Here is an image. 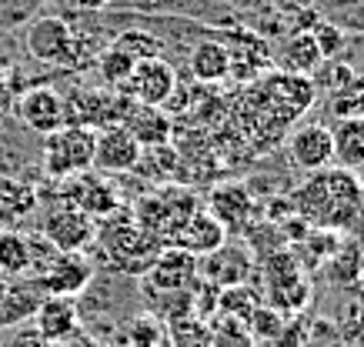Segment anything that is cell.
I'll use <instances>...</instances> for the list:
<instances>
[{"label": "cell", "mask_w": 364, "mask_h": 347, "mask_svg": "<svg viewBox=\"0 0 364 347\" xmlns=\"http://www.w3.org/2000/svg\"><path fill=\"white\" fill-rule=\"evenodd\" d=\"M94 137L97 131L64 123L60 131L44 137V170L47 177L70 180L77 174H87L94 167Z\"/></svg>", "instance_id": "3"}, {"label": "cell", "mask_w": 364, "mask_h": 347, "mask_svg": "<svg viewBox=\"0 0 364 347\" xmlns=\"http://www.w3.org/2000/svg\"><path fill=\"white\" fill-rule=\"evenodd\" d=\"M33 204H37V197L31 187L14 184V180H0V217H7V221L23 217L33 211Z\"/></svg>", "instance_id": "25"}, {"label": "cell", "mask_w": 364, "mask_h": 347, "mask_svg": "<svg viewBox=\"0 0 364 347\" xmlns=\"http://www.w3.org/2000/svg\"><path fill=\"white\" fill-rule=\"evenodd\" d=\"M94 277V264L84 254H60L54 250L50 258L33 270V284L41 287L44 297H77Z\"/></svg>", "instance_id": "4"}, {"label": "cell", "mask_w": 364, "mask_h": 347, "mask_svg": "<svg viewBox=\"0 0 364 347\" xmlns=\"http://www.w3.org/2000/svg\"><path fill=\"white\" fill-rule=\"evenodd\" d=\"M364 204V187L348 167H331L314 170L294 194V211L308 227H321V231H348L358 221Z\"/></svg>", "instance_id": "1"}, {"label": "cell", "mask_w": 364, "mask_h": 347, "mask_svg": "<svg viewBox=\"0 0 364 347\" xmlns=\"http://www.w3.org/2000/svg\"><path fill=\"white\" fill-rule=\"evenodd\" d=\"M267 97L284 107L287 114H304L314 104V80L304 77V74H287V70H277L264 80Z\"/></svg>", "instance_id": "15"}, {"label": "cell", "mask_w": 364, "mask_h": 347, "mask_svg": "<svg viewBox=\"0 0 364 347\" xmlns=\"http://www.w3.org/2000/svg\"><path fill=\"white\" fill-rule=\"evenodd\" d=\"M224 244H228V231L208 211H194L174 234V247L188 250L191 258H208L214 250H221Z\"/></svg>", "instance_id": "11"}, {"label": "cell", "mask_w": 364, "mask_h": 347, "mask_svg": "<svg viewBox=\"0 0 364 347\" xmlns=\"http://www.w3.org/2000/svg\"><path fill=\"white\" fill-rule=\"evenodd\" d=\"M114 47L124 50L134 64H144V60H154V57L164 54V44L154 34H147V31H124V34H117Z\"/></svg>", "instance_id": "24"}, {"label": "cell", "mask_w": 364, "mask_h": 347, "mask_svg": "<svg viewBox=\"0 0 364 347\" xmlns=\"http://www.w3.org/2000/svg\"><path fill=\"white\" fill-rule=\"evenodd\" d=\"M134 64L131 57L124 54V50H117V47H107V50H100V57H97V70H100V80L107 84L111 90H121L124 84H127V77L134 74Z\"/></svg>", "instance_id": "23"}, {"label": "cell", "mask_w": 364, "mask_h": 347, "mask_svg": "<svg viewBox=\"0 0 364 347\" xmlns=\"http://www.w3.org/2000/svg\"><path fill=\"white\" fill-rule=\"evenodd\" d=\"M41 301H44V294L33 280H4L0 284V327L21 324L33 317Z\"/></svg>", "instance_id": "16"}, {"label": "cell", "mask_w": 364, "mask_h": 347, "mask_svg": "<svg viewBox=\"0 0 364 347\" xmlns=\"http://www.w3.org/2000/svg\"><path fill=\"white\" fill-rule=\"evenodd\" d=\"M151 284L154 287H164V291H181L194 280V258L181 247H171L164 254H157L154 264H151Z\"/></svg>", "instance_id": "20"}, {"label": "cell", "mask_w": 364, "mask_h": 347, "mask_svg": "<svg viewBox=\"0 0 364 347\" xmlns=\"http://www.w3.org/2000/svg\"><path fill=\"white\" fill-rule=\"evenodd\" d=\"M50 347H97V341H90L87 334H70L67 341H60V344H50Z\"/></svg>", "instance_id": "31"}, {"label": "cell", "mask_w": 364, "mask_h": 347, "mask_svg": "<svg viewBox=\"0 0 364 347\" xmlns=\"http://www.w3.org/2000/svg\"><path fill=\"white\" fill-rule=\"evenodd\" d=\"M251 207H254L251 191H247L244 184H224V187H218V191L210 194L208 214L231 234V231H241V227L247 224Z\"/></svg>", "instance_id": "13"}, {"label": "cell", "mask_w": 364, "mask_h": 347, "mask_svg": "<svg viewBox=\"0 0 364 347\" xmlns=\"http://www.w3.org/2000/svg\"><path fill=\"white\" fill-rule=\"evenodd\" d=\"M247 321H251L257 337H274L277 331H281V314H277L274 307H254Z\"/></svg>", "instance_id": "27"}, {"label": "cell", "mask_w": 364, "mask_h": 347, "mask_svg": "<svg viewBox=\"0 0 364 347\" xmlns=\"http://www.w3.org/2000/svg\"><path fill=\"white\" fill-rule=\"evenodd\" d=\"M157 337H161V327H157L151 317H141V321L131 327V337H127V341L137 347H154Z\"/></svg>", "instance_id": "28"}, {"label": "cell", "mask_w": 364, "mask_h": 347, "mask_svg": "<svg viewBox=\"0 0 364 347\" xmlns=\"http://www.w3.org/2000/svg\"><path fill=\"white\" fill-rule=\"evenodd\" d=\"M177 90V74L174 67L167 64L164 57H154V60H144L134 67V74L127 77L117 94L131 97L134 104H144V107H164L171 101V94Z\"/></svg>", "instance_id": "6"}, {"label": "cell", "mask_w": 364, "mask_h": 347, "mask_svg": "<svg viewBox=\"0 0 364 347\" xmlns=\"http://www.w3.org/2000/svg\"><path fill=\"white\" fill-rule=\"evenodd\" d=\"M271 4H274L277 13H287V17H294V13L314 7V0H271Z\"/></svg>", "instance_id": "30"}, {"label": "cell", "mask_w": 364, "mask_h": 347, "mask_svg": "<svg viewBox=\"0 0 364 347\" xmlns=\"http://www.w3.org/2000/svg\"><path fill=\"white\" fill-rule=\"evenodd\" d=\"M17 121L31 131V134H54L67 123V111H64V97L54 87H31L23 90L17 104H14Z\"/></svg>", "instance_id": "7"}, {"label": "cell", "mask_w": 364, "mask_h": 347, "mask_svg": "<svg viewBox=\"0 0 364 347\" xmlns=\"http://www.w3.org/2000/svg\"><path fill=\"white\" fill-rule=\"evenodd\" d=\"M287 157L304 174L331 167L334 164L331 127H324V123H298L291 131V137H287Z\"/></svg>", "instance_id": "8"}, {"label": "cell", "mask_w": 364, "mask_h": 347, "mask_svg": "<svg viewBox=\"0 0 364 347\" xmlns=\"http://www.w3.org/2000/svg\"><path fill=\"white\" fill-rule=\"evenodd\" d=\"M4 347H50V344H47V341L37 334L33 327H17V331L7 337V344H4Z\"/></svg>", "instance_id": "29"}, {"label": "cell", "mask_w": 364, "mask_h": 347, "mask_svg": "<svg viewBox=\"0 0 364 347\" xmlns=\"http://www.w3.org/2000/svg\"><path fill=\"white\" fill-rule=\"evenodd\" d=\"M23 47L33 60L41 64H54V67H80L87 64V57L80 54L84 50V40L74 34V27L64 21V17H54V13H44V17H33L23 31Z\"/></svg>", "instance_id": "2"}, {"label": "cell", "mask_w": 364, "mask_h": 347, "mask_svg": "<svg viewBox=\"0 0 364 347\" xmlns=\"http://www.w3.org/2000/svg\"><path fill=\"white\" fill-rule=\"evenodd\" d=\"M331 147L338 167H364V114H351L331 127Z\"/></svg>", "instance_id": "18"}, {"label": "cell", "mask_w": 364, "mask_h": 347, "mask_svg": "<svg viewBox=\"0 0 364 347\" xmlns=\"http://www.w3.org/2000/svg\"><path fill=\"white\" fill-rule=\"evenodd\" d=\"M33 268V247L31 237L17 231H0V274L4 277H23Z\"/></svg>", "instance_id": "22"}, {"label": "cell", "mask_w": 364, "mask_h": 347, "mask_svg": "<svg viewBox=\"0 0 364 347\" xmlns=\"http://www.w3.org/2000/svg\"><path fill=\"white\" fill-rule=\"evenodd\" d=\"M121 347H137V344H131V341H124V344Z\"/></svg>", "instance_id": "33"}, {"label": "cell", "mask_w": 364, "mask_h": 347, "mask_svg": "<svg viewBox=\"0 0 364 347\" xmlns=\"http://www.w3.org/2000/svg\"><path fill=\"white\" fill-rule=\"evenodd\" d=\"M277 64H281V70H287V74H304V77H311L324 60H321V54H318V47H314V40H311V34L294 31L284 44L277 47Z\"/></svg>", "instance_id": "21"}, {"label": "cell", "mask_w": 364, "mask_h": 347, "mask_svg": "<svg viewBox=\"0 0 364 347\" xmlns=\"http://www.w3.org/2000/svg\"><path fill=\"white\" fill-rule=\"evenodd\" d=\"M267 280H271V304L277 314H294L308 304L311 284L301 277L294 264H284V270H267Z\"/></svg>", "instance_id": "19"}, {"label": "cell", "mask_w": 364, "mask_h": 347, "mask_svg": "<svg viewBox=\"0 0 364 347\" xmlns=\"http://www.w3.org/2000/svg\"><path fill=\"white\" fill-rule=\"evenodd\" d=\"M94 234H97L94 217L77 211V207H70V204L54 207V211L44 217V224H41V237H44L54 250H60V254H80V250L94 241Z\"/></svg>", "instance_id": "5"}, {"label": "cell", "mask_w": 364, "mask_h": 347, "mask_svg": "<svg viewBox=\"0 0 364 347\" xmlns=\"http://www.w3.org/2000/svg\"><path fill=\"white\" fill-rule=\"evenodd\" d=\"M107 4H111V0H70V7H74V11H104V7H107Z\"/></svg>", "instance_id": "32"}, {"label": "cell", "mask_w": 364, "mask_h": 347, "mask_svg": "<svg viewBox=\"0 0 364 347\" xmlns=\"http://www.w3.org/2000/svg\"><path fill=\"white\" fill-rule=\"evenodd\" d=\"M64 204L90 214V217H104V214H114V207H117V194H114V187L107 184V180L77 174V177H74V187H67L64 191Z\"/></svg>", "instance_id": "14"}, {"label": "cell", "mask_w": 364, "mask_h": 347, "mask_svg": "<svg viewBox=\"0 0 364 347\" xmlns=\"http://www.w3.org/2000/svg\"><path fill=\"white\" fill-rule=\"evenodd\" d=\"M188 67L198 84H221L231 77V47L221 40H200L191 50Z\"/></svg>", "instance_id": "17"}, {"label": "cell", "mask_w": 364, "mask_h": 347, "mask_svg": "<svg viewBox=\"0 0 364 347\" xmlns=\"http://www.w3.org/2000/svg\"><path fill=\"white\" fill-rule=\"evenodd\" d=\"M361 284H364V274H361Z\"/></svg>", "instance_id": "34"}, {"label": "cell", "mask_w": 364, "mask_h": 347, "mask_svg": "<svg viewBox=\"0 0 364 347\" xmlns=\"http://www.w3.org/2000/svg\"><path fill=\"white\" fill-rule=\"evenodd\" d=\"M308 34H311V40H314V47H318L321 60H334V57L344 50V44H348V37H344L341 27L331 21H324V17L311 27Z\"/></svg>", "instance_id": "26"}, {"label": "cell", "mask_w": 364, "mask_h": 347, "mask_svg": "<svg viewBox=\"0 0 364 347\" xmlns=\"http://www.w3.org/2000/svg\"><path fill=\"white\" fill-rule=\"evenodd\" d=\"M144 147L124 127H100L94 137V167L100 174H127L137 167Z\"/></svg>", "instance_id": "9"}, {"label": "cell", "mask_w": 364, "mask_h": 347, "mask_svg": "<svg viewBox=\"0 0 364 347\" xmlns=\"http://www.w3.org/2000/svg\"><path fill=\"white\" fill-rule=\"evenodd\" d=\"M121 127L137 141L141 147H161L171 141V121L167 111L161 107H144V104H131L124 114Z\"/></svg>", "instance_id": "12"}, {"label": "cell", "mask_w": 364, "mask_h": 347, "mask_svg": "<svg viewBox=\"0 0 364 347\" xmlns=\"http://www.w3.org/2000/svg\"><path fill=\"white\" fill-rule=\"evenodd\" d=\"M33 331L47 344H60L80 331V311L74 297H44L33 311Z\"/></svg>", "instance_id": "10"}]
</instances>
